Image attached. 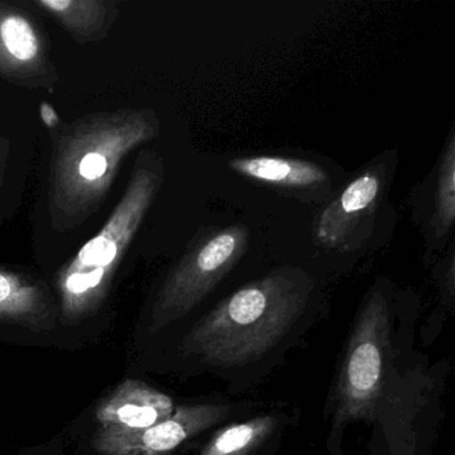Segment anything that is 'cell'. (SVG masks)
Masks as SVG:
<instances>
[{
	"label": "cell",
	"mask_w": 455,
	"mask_h": 455,
	"mask_svg": "<svg viewBox=\"0 0 455 455\" xmlns=\"http://www.w3.org/2000/svg\"><path fill=\"white\" fill-rule=\"evenodd\" d=\"M235 174L278 193L306 202H323L332 191L329 170L314 161L291 156H238L228 161Z\"/></svg>",
	"instance_id": "9c48e42d"
},
{
	"label": "cell",
	"mask_w": 455,
	"mask_h": 455,
	"mask_svg": "<svg viewBox=\"0 0 455 455\" xmlns=\"http://www.w3.org/2000/svg\"><path fill=\"white\" fill-rule=\"evenodd\" d=\"M254 407L251 402L226 399L180 404L172 417L137 433L98 430L92 446L100 455H174L226 423L246 418Z\"/></svg>",
	"instance_id": "8992f818"
},
{
	"label": "cell",
	"mask_w": 455,
	"mask_h": 455,
	"mask_svg": "<svg viewBox=\"0 0 455 455\" xmlns=\"http://www.w3.org/2000/svg\"><path fill=\"white\" fill-rule=\"evenodd\" d=\"M39 111H41L42 122H44V127L49 130L50 134L57 132V130L62 126L60 114H58V111L55 110V108L52 103L42 102Z\"/></svg>",
	"instance_id": "2e32d148"
},
{
	"label": "cell",
	"mask_w": 455,
	"mask_h": 455,
	"mask_svg": "<svg viewBox=\"0 0 455 455\" xmlns=\"http://www.w3.org/2000/svg\"><path fill=\"white\" fill-rule=\"evenodd\" d=\"M7 156H9V142L0 138V188H4L6 180Z\"/></svg>",
	"instance_id": "e0dca14e"
},
{
	"label": "cell",
	"mask_w": 455,
	"mask_h": 455,
	"mask_svg": "<svg viewBox=\"0 0 455 455\" xmlns=\"http://www.w3.org/2000/svg\"><path fill=\"white\" fill-rule=\"evenodd\" d=\"M415 310L412 295L383 278L362 300L324 409L330 455H343L353 423L395 430L422 409L427 383L412 350Z\"/></svg>",
	"instance_id": "7a4b0ae2"
},
{
	"label": "cell",
	"mask_w": 455,
	"mask_h": 455,
	"mask_svg": "<svg viewBox=\"0 0 455 455\" xmlns=\"http://www.w3.org/2000/svg\"><path fill=\"white\" fill-rule=\"evenodd\" d=\"M249 242L250 230L243 225L206 228L196 234L154 297L148 334L183 326L207 307L210 298L243 259Z\"/></svg>",
	"instance_id": "5b68a950"
},
{
	"label": "cell",
	"mask_w": 455,
	"mask_h": 455,
	"mask_svg": "<svg viewBox=\"0 0 455 455\" xmlns=\"http://www.w3.org/2000/svg\"><path fill=\"white\" fill-rule=\"evenodd\" d=\"M394 159H374L362 167L314 220V242L324 249L354 251L371 233L385 204L394 172Z\"/></svg>",
	"instance_id": "52a82bcc"
},
{
	"label": "cell",
	"mask_w": 455,
	"mask_h": 455,
	"mask_svg": "<svg viewBox=\"0 0 455 455\" xmlns=\"http://www.w3.org/2000/svg\"><path fill=\"white\" fill-rule=\"evenodd\" d=\"M291 423L284 409L233 420L210 434L198 455H276Z\"/></svg>",
	"instance_id": "7c38bea8"
},
{
	"label": "cell",
	"mask_w": 455,
	"mask_h": 455,
	"mask_svg": "<svg viewBox=\"0 0 455 455\" xmlns=\"http://www.w3.org/2000/svg\"><path fill=\"white\" fill-rule=\"evenodd\" d=\"M34 9L52 18L76 44H100L121 15L116 0H36Z\"/></svg>",
	"instance_id": "4fadbf2b"
},
{
	"label": "cell",
	"mask_w": 455,
	"mask_h": 455,
	"mask_svg": "<svg viewBox=\"0 0 455 455\" xmlns=\"http://www.w3.org/2000/svg\"><path fill=\"white\" fill-rule=\"evenodd\" d=\"M414 214L422 226L428 247L434 251L452 241L455 223V129L431 174L414 194Z\"/></svg>",
	"instance_id": "30bf717a"
},
{
	"label": "cell",
	"mask_w": 455,
	"mask_h": 455,
	"mask_svg": "<svg viewBox=\"0 0 455 455\" xmlns=\"http://www.w3.org/2000/svg\"><path fill=\"white\" fill-rule=\"evenodd\" d=\"M0 78L50 92L60 79L44 26L28 10L7 2H0Z\"/></svg>",
	"instance_id": "ba28073f"
},
{
	"label": "cell",
	"mask_w": 455,
	"mask_h": 455,
	"mask_svg": "<svg viewBox=\"0 0 455 455\" xmlns=\"http://www.w3.org/2000/svg\"><path fill=\"white\" fill-rule=\"evenodd\" d=\"M52 298L42 282L14 271L0 270V319L44 329L52 319Z\"/></svg>",
	"instance_id": "5bb4252c"
},
{
	"label": "cell",
	"mask_w": 455,
	"mask_h": 455,
	"mask_svg": "<svg viewBox=\"0 0 455 455\" xmlns=\"http://www.w3.org/2000/svg\"><path fill=\"white\" fill-rule=\"evenodd\" d=\"M321 284L282 266L226 294L183 324L174 347L180 369L241 391L263 382L323 314Z\"/></svg>",
	"instance_id": "6da1fadb"
},
{
	"label": "cell",
	"mask_w": 455,
	"mask_h": 455,
	"mask_svg": "<svg viewBox=\"0 0 455 455\" xmlns=\"http://www.w3.org/2000/svg\"><path fill=\"white\" fill-rule=\"evenodd\" d=\"M174 399L138 379H126L98 407L100 431L137 433L172 417Z\"/></svg>",
	"instance_id": "8fae6325"
},
{
	"label": "cell",
	"mask_w": 455,
	"mask_h": 455,
	"mask_svg": "<svg viewBox=\"0 0 455 455\" xmlns=\"http://www.w3.org/2000/svg\"><path fill=\"white\" fill-rule=\"evenodd\" d=\"M161 132L150 108H124L81 116L52 132L49 215L52 228H81L105 204L127 156Z\"/></svg>",
	"instance_id": "3957f363"
},
{
	"label": "cell",
	"mask_w": 455,
	"mask_h": 455,
	"mask_svg": "<svg viewBox=\"0 0 455 455\" xmlns=\"http://www.w3.org/2000/svg\"><path fill=\"white\" fill-rule=\"evenodd\" d=\"M439 286L444 290V294L450 302L454 299V268H455V247L454 239L447 244V252L443 259L438 263Z\"/></svg>",
	"instance_id": "9a60e30c"
},
{
	"label": "cell",
	"mask_w": 455,
	"mask_h": 455,
	"mask_svg": "<svg viewBox=\"0 0 455 455\" xmlns=\"http://www.w3.org/2000/svg\"><path fill=\"white\" fill-rule=\"evenodd\" d=\"M166 167L156 148H142L121 201L102 230L58 274L63 321L78 323L105 302L127 250L164 186Z\"/></svg>",
	"instance_id": "277c9868"
}]
</instances>
